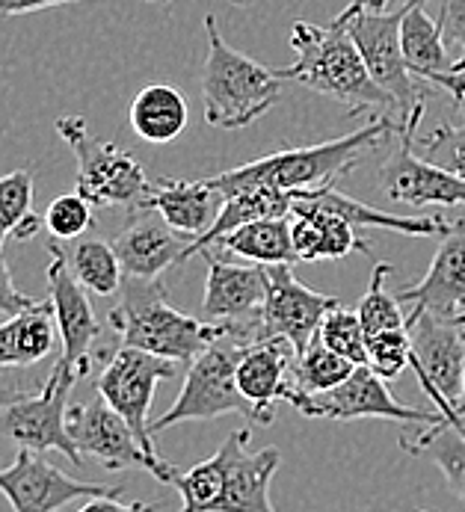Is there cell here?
<instances>
[{
	"instance_id": "obj_3",
	"label": "cell",
	"mask_w": 465,
	"mask_h": 512,
	"mask_svg": "<svg viewBox=\"0 0 465 512\" xmlns=\"http://www.w3.org/2000/svg\"><path fill=\"white\" fill-rule=\"evenodd\" d=\"M246 441L249 430H234L211 459L190 471H172L166 486L181 495V512H276L270 483L282 453L276 447L249 453Z\"/></svg>"
},
{
	"instance_id": "obj_43",
	"label": "cell",
	"mask_w": 465,
	"mask_h": 512,
	"mask_svg": "<svg viewBox=\"0 0 465 512\" xmlns=\"http://www.w3.org/2000/svg\"><path fill=\"white\" fill-rule=\"evenodd\" d=\"M388 3H391V0H350V3L344 6V12L338 15V21L350 18V15H359V12H386Z\"/></svg>"
},
{
	"instance_id": "obj_21",
	"label": "cell",
	"mask_w": 465,
	"mask_h": 512,
	"mask_svg": "<svg viewBox=\"0 0 465 512\" xmlns=\"http://www.w3.org/2000/svg\"><path fill=\"white\" fill-rule=\"evenodd\" d=\"M297 353L288 341L270 338L243 350L237 362V388L252 409V421L258 427L273 424L276 400H285L294 385Z\"/></svg>"
},
{
	"instance_id": "obj_35",
	"label": "cell",
	"mask_w": 465,
	"mask_h": 512,
	"mask_svg": "<svg viewBox=\"0 0 465 512\" xmlns=\"http://www.w3.org/2000/svg\"><path fill=\"white\" fill-rule=\"evenodd\" d=\"M317 341L323 347H329L332 353L344 356L353 365H365L368 362V335H365V326L359 320V311H350L344 305H335L323 317L320 332H317Z\"/></svg>"
},
{
	"instance_id": "obj_33",
	"label": "cell",
	"mask_w": 465,
	"mask_h": 512,
	"mask_svg": "<svg viewBox=\"0 0 465 512\" xmlns=\"http://www.w3.org/2000/svg\"><path fill=\"white\" fill-rule=\"evenodd\" d=\"M391 276V264H377L371 273V285L359 302V320L365 326V335H380V332H394V329H409V314L400 311L397 293L386 291V279Z\"/></svg>"
},
{
	"instance_id": "obj_19",
	"label": "cell",
	"mask_w": 465,
	"mask_h": 512,
	"mask_svg": "<svg viewBox=\"0 0 465 512\" xmlns=\"http://www.w3.org/2000/svg\"><path fill=\"white\" fill-rule=\"evenodd\" d=\"M427 0H406V15L400 27L403 57L409 72L421 83L445 89L465 113V60H451L439 24L427 15Z\"/></svg>"
},
{
	"instance_id": "obj_11",
	"label": "cell",
	"mask_w": 465,
	"mask_h": 512,
	"mask_svg": "<svg viewBox=\"0 0 465 512\" xmlns=\"http://www.w3.org/2000/svg\"><path fill=\"white\" fill-rule=\"evenodd\" d=\"M412 370L436 409L451 418L465 385V332L460 317H439L433 311H409Z\"/></svg>"
},
{
	"instance_id": "obj_41",
	"label": "cell",
	"mask_w": 465,
	"mask_h": 512,
	"mask_svg": "<svg viewBox=\"0 0 465 512\" xmlns=\"http://www.w3.org/2000/svg\"><path fill=\"white\" fill-rule=\"evenodd\" d=\"M69 3H80V0H0V18L9 15H27V12H42L51 6H69ZM237 6H246L252 0H232Z\"/></svg>"
},
{
	"instance_id": "obj_7",
	"label": "cell",
	"mask_w": 465,
	"mask_h": 512,
	"mask_svg": "<svg viewBox=\"0 0 465 512\" xmlns=\"http://www.w3.org/2000/svg\"><path fill=\"white\" fill-rule=\"evenodd\" d=\"M54 128L75 154L78 196L92 208H128L131 214L146 208L152 181L131 151L89 134L80 116H60Z\"/></svg>"
},
{
	"instance_id": "obj_26",
	"label": "cell",
	"mask_w": 465,
	"mask_h": 512,
	"mask_svg": "<svg viewBox=\"0 0 465 512\" xmlns=\"http://www.w3.org/2000/svg\"><path fill=\"white\" fill-rule=\"evenodd\" d=\"M294 211V193H282L273 187H252V190H240L223 202V211L217 222L211 225L208 234H202L199 240H193L184 252V261L193 255H205L220 237L232 234L237 228L258 220H285Z\"/></svg>"
},
{
	"instance_id": "obj_1",
	"label": "cell",
	"mask_w": 465,
	"mask_h": 512,
	"mask_svg": "<svg viewBox=\"0 0 465 512\" xmlns=\"http://www.w3.org/2000/svg\"><path fill=\"white\" fill-rule=\"evenodd\" d=\"M394 134H400L397 119L380 116L362 131L344 134V137L329 140V143H314V146L285 148L276 154H264L252 163L226 169L208 181L214 190L223 193V199H229L240 190H252V187H273V190L294 193V196L297 193H314L323 187H335V181H341L350 169H356L359 160L371 148H380Z\"/></svg>"
},
{
	"instance_id": "obj_14",
	"label": "cell",
	"mask_w": 465,
	"mask_h": 512,
	"mask_svg": "<svg viewBox=\"0 0 465 512\" xmlns=\"http://www.w3.org/2000/svg\"><path fill=\"white\" fill-rule=\"evenodd\" d=\"M0 492L15 512H57L72 501L92 498H122L125 483H86L75 480L42 453L18 450L12 465L0 468Z\"/></svg>"
},
{
	"instance_id": "obj_37",
	"label": "cell",
	"mask_w": 465,
	"mask_h": 512,
	"mask_svg": "<svg viewBox=\"0 0 465 512\" xmlns=\"http://www.w3.org/2000/svg\"><path fill=\"white\" fill-rule=\"evenodd\" d=\"M45 228L51 231L54 240L60 243H72V240H80L89 228H92V205L72 193V196H57L48 211H45Z\"/></svg>"
},
{
	"instance_id": "obj_4",
	"label": "cell",
	"mask_w": 465,
	"mask_h": 512,
	"mask_svg": "<svg viewBox=\"0 0 465 512\" xmlns=\"http://www.w3.org/2000/svg\"><path fill=\"white\" fill-rule=\"evenodd\" d=\"M110 326L122 347L152 353L157 359L190 365L211 344L229 335L226 326L205 323L169 305V291L160 279H128L122 282L119 302L110 308Z\"/></svg>"
},
{
	"instance_id": "obj_10",
	"label": "cell",
	"mask_w": 465,
	"mask_h": 512,
	"mask_svg": "<svg viewBox=\"0 0 465 512\" xmlns=\"http://www.w3.org/2000/svg\"><path fill=\"white\" fill-rule=\"evenodd\" d=\"M285 403L297 409L303 418H326V421H362V418H380V421H403L415 427H433L442 424L445 415L439 409H412L388 391L386 379H380L368 365H359L353 376L338 385L329 394H306L297 385H291Z\"/></svg>"
},
{
	"instance_id": "obj_23",
	"label": "cell",
	"mask_w": 465,
	"mask_h": 512,
	"mask_svg": "<svg viewBox=\"0 0 465 512\" xmlns=\"http://www.w3.org/2000/svg\"><path fill=\"white\" fill-rule=\"evenodd\" d=\"M223 193L211 187V181H181V178H157L152 181L149 199L143 211H155L172 231L199 240L211 231L223 211Z\"/></svg>"
},
{
	"instance_id": "obj_42",
	"label": "cell",
	"mask_w": 465,
	"mask_h": 512,
	"mask_svg": "<svg viewBox=\"0 0 465 512\" xmlns=\"http://www.w3.org/2000/svg\"><path fill=\"white\" fill-rule=\"evenodd\" d=\"M78 512H157V504H122L119 498H92Z\"/></svg>"
},
{
	"instance_id": "obj_39",
	"label": "cell",
	"mask_w": 465,
	"mask_h": 512,
	"mask_svg": "<svg viewBox=\"0 0 465 512\" xmlns=\"http://www.w3.org/2000/svg\"><path fill=\"white\" fill-rule=\"evenodd\" d=\"M436 24H439V33H442L445 42L463 48L465 60V0H442Z\"/></svg>"
},
{
	"instance_id": "obj_44",
	"label": "cell",
	"mask_w": 465,
	"mask_h": 512,
	"mask_svg": "<svg viewBox=\"0 0 465 512\" xmlns=\"http://www.w3.org/2000/svg\"><path fill=\"white\" fill-rule=\"evenodd\" d=\"M460 326H463V332H465V314H460ZM454 415H457V418H465V385H463L460 400H457V406H454Z\"/></svg>"
},
{
	"instance_id": "obj_20",
	"label": "cell",
	"mask_w": 465,
	"mask_h": 512,
	"mask_svg": "<svg viewBox=\"0 0 465 512\" xmlns=\"http://www.w3.org/2000/svg\"><path fill=\"white\" fill-rule=\"evenodd\" d=\"M190 246V237L172 231L155 211H134L119 237L113 240V249L119 255L122 273L128 279H160L169 267L184 264V252Z\"/></svg>"
},
{
	"instance_id": "obj_13",
	"label": "cell",
	"mask_w": 465,
	"mask_h": 512,
	"mask_svg": "<svg viewBox=\"0 0 465 512\" xmlns=\"http://www.w3.org/2000/svg\"><path fill=\"white\" fill-rule=\"evenodd\" d=\"M208 258V282L202 299V320L226 326L243 344L261 341V308L267 299V267L234 264L214 252Z\"/></svg>"
},
{
	"instance_id": "obj_31",
	"label": "cell",
	"mask_w": 465,
	"mask_h": 512,
	"mask_svg": "<svg viewBox=\"0 0 465 512\" xmlns=\"http://www.w3.org/2000/svg\"><path fill=\"white\" fill-rule=\"evenodd\" d=\"M33 187L36 181L27 169L0 175V249L9 234L27 240L39 231V225H45L42 217L33 214Z\"/></svg>"
},
{
	"instance_id": "obj_34",
	"label": "cell",
	"mask_w": 465,
	"mask_h": 512,
	"mask_svg": "<svg viewBox=\"0 0 465 512\" xmlns=\"http://www.w3.org/2000/svg\"><path fill=\"white\" fill-rule=\"evenodd\" d=\"M291 214L309 217L314 222V228H317V261H323V258L326 261H338V258L353 255V252H362V255L371 252L368 240H362L350 222L335 217V214H323V211L311 208L306 202H297V199H294V211Z\"/></svg>"
},
{
	"instance_id": "obj_27",
	"label": "cell",
	"mask_w": 465,
	"mask_h": 512,
	"mask_svg": "<svg viewBox=\"0 0 465 512\" xmlns=\"http://www.w3.org/2000/svg\"><path fill=\"white\" fill-rule=\"evenodd\" d=\"M400 447L412 456L430 459L448 480L451 492L465 504V418H445L433 427L400 433Z\"/></svg>"
},
{
	"instance_id": "obj_2",
	"label": "cell",
	"mask_w": 465,
	"mask_h": 512,
	"mask_svg": "<svg viewBox=\"0 0 465 512\" xmlns=\"http://www.w3.org/2000/svg\"><path fill=\"white\" fill-rule=\"evenodd\" d=\"M291 48L297 60L285 69H276L279 80H294L311 92H320L344 104L353 116L368 110L397 119L394 98L371 77L347 27H317L311 21H297L291 27Z\"/></svg>"
},
{
	"instance_id": "obj_5",
	"label": "cell",
	"mask_w": 465,
	"mask_h": 512,
	"mask_svg": "<svg viewBox=\"0 0 465 512\" xmlns=\"http://www.w3.org/2000/svg\"><path fill=\"white\" fill-rule=\"evenodd\" d=\"M208 57L202 69L205 122L220 131H240L258 122L282 98V80L252 57L232 48L214 15H205Z\"/></svg>"
},
{
	"instance_id": "obj_12",
	"label": "cell",
	"mask_w": 465,
	"mask_h": 512,
	"mask_svg": "<svg viewBox=\"0 0 465 512\" xmlns=\"http://www.w3.org/2000/svg\"><path fill=\"white\" fill-rule=\"evenodd\" d=\"M175 373H178L175 362H166L152 353L119 344V350L107 359V365L95 382L98 397H104L107 406L128 421V427L134 430V436L149 456H157L155 436L149 430L152 427L149 409L155 400V388L157 382L172 379Z\"/></svg>"
},
{
	"instance_id": "obj_8",
	"label": "cell",
	"mask_w": 465,
	"mask_h": 512,
	"mask_svg": "<svg viewBox=\"0 0 465 512\" xmlns=\"http://www.w3.org/2000/svg\"><path fill=\"white\" fill-rule=\"evenodd\" d=\"M80 376L57 362L39 391H0V439L33 453H63L80 465V450L69 433V394Z\"/></svg>"
},
{
	"instance_id": "obj_29",
	"label": "cell",
	"mask_w": 465,
	"mask_h": 512,
	"mask_svg": "<svg viewBox=\"0 0 465 512\" xmlns=\"http://www.w3.org/2000/svg\"><path fill=\"white\" fill-rule=\"evenodd\" d=\"M211 249H223L258 267H294L300 261L294 249V237H291V217L249 222L232 234L220 237Z\"/></svg>"
},
{
	"instance_id": "obj_17",
	"label": "cell",
	"mask_w": 465,
	"mask_h": 512,
	"mask_svg": "<svg viewBox=\"0 0 465 512\" xmlns=\"http://www.w3.org/2000/svg\"><path fill=\"white\" fill-rule=\"evenodd\" d=\"M397 137L400 143L380 166V187L388 202H400L412 208H424V205L465 208L463 178L418 157L415 137H406V134H397Z\"/></svg>"
},
{
	"instance_id": "obj_28",
	"label": "cell",
	"mask_w": 465,
	"mask_h": 512,
	"mask_svg": "<svg viewBox=\"0 0 465 512\" xmlns=\"http://www.w3.org/2000/svg\"><path fill=\"white\" fill-rule=\"evenodd\" d=\"M131 128L146 143H172L184 134L190 110L187 98L172 83H149L131 101Z\"/></svg>"
},
{
	"instance_id": "obj_18",
	"label": "cell",
	"mask_w": 465,
	"mask_h": 512,
	"mask_svg": "<svg viewBox=\"0 0 465 512\" xmlns=\"http://www.w3.org/2000/svg\"><path fill=\"white\" fill-rule=\"evenodd\" d=\"M48 252H51L48 302L54 305V317H57V329H60V344H63L60 362L72 367L83 379L92 370V347L101 335V323L92 311L86 288L72 276L66 258L54 246H48Z\"/></svg>"
},
{
	"instance_id": "obj_30",
	"label": "cell",
	"mask_w": 465,
	"mask_h": 512,
	"mask_svg": "<svg viewBox=\"0 0 465 512\" xmlns=\"http://www.w3.org/2000/svg\"><path fill=\"white\" fill-rule=\"evenodd\" d=\"M69 264L72 276L78 279L86 291L98 293V296H113V293L122 291V282H125V273H122V264H119V255L113 249V243H104V240H72V243H60L51 237V243Z\"/></svg>"
},
{
	"instance_id": "obj_24",
	"label": "cell",
	"mask_w": 465,
	"mask_h": 512,
	"mask_svg": "<svg viewBox=\"0 0 465 512\" xmlns=\"http://www.w3.org/2000/svg\"><path fill=\"white\" fill-rule=\"evenodd\" d=\"M297 202H306L311 208L323 211V214H335L341 220H347L353 228L359 225H371V228H388L397 234H409V237H445L451 231L454 222L439 220V217H400V214H388L374 205H365L359 199H350L344 193H338L335 187H323L314 193H297Z\"/></svg>"
},
{
	"instance_id": "obj_16",
	"label": "cell",
	"mask_w": 465,
	"mask_h": 512,
	"mask_svg": "<svg viewBox=\"0 0 465 512\" xmlns=\"http://www.w3.org/2000/svg\"><path fill=\"white\" fill-rule=\"evenodd\" d=\"M267 299L261 308V341H288L297 359L317 341L323 317L341 305L338 296H326L294 279L291 267H267Z\"/></svg>"
},
{
	"instance_id": "obj_36",
	"label": "cell",
	"mask_w": 465,
	"mask_h": 512,
	"mask_svg": "<svg viewBox=\"0 0 465 512\" xmlns=\"http://www.w3.org/2000/svg\"><path fill=\"white\" fill-rule=\"evenodd\" d=\"M380 379H397L406 367H412V338L409 329L380 332L368 338V362Z\"/></svg>"
},
{
	"instance_id": "obj_15",
	"label": "cell",
	"mask_w": 465,
	"mask_h": 512,
	"mask_svg": "<svg viewBox=\"0 0 465 512\" xmlns=\"http://www.w3.org/2000/svg\"><path fill=\"white\" fill-rule=\"evenodd\" d=\"M69 433L80 453L98 459L107 471L140 468L149 471L160 483H169L175 471V465H169L166 459L149 456L134 436V430L128 427V421L119 412H113L107 400L98 394L89 403L69 409Z\"/></svg>"
},
{
	"instance_id": "obj_22",
	"label": "cell",
	"mask_w": 465,
	"mask_h": 512,
	"mask_svg": "<svg viewBox=\"0 0 465 512\" xmlns=\"http://www.w3.org/2000/svg\"><path fill=\"white\" fill-rule=\"evenodd\" d=\"M397 299L439 317L465 314V220L454 222L451 231L442 237L427 276L418 285L403 288Z\"/></svg>"
},
{
	"instance_id": "obj_6",
	"label": "cell",
	"mask_w": 465,
	"mask_h": 512,
	"mask_svg": "<svg viewBox=\"0 0 465 512\" xmlns=\"http://www.w3.org/2000/svg\"><path fill=\"white\" fill-rule=\"evenodd\" d=\"M403 15H406V3L397 9H386V12H359L344 21L335 18L332 24L347 27L371 77L394 98L400 134L415 137L418 125L424 119L427 89L415 74L409 72L406 57H403V42H400Z\"/></svg>"
},
{
	"instance_id": "obj_38",
	"label": "cell",
	"mask_w": 465,
	"mask_h": 512,
	"mask_svg": "<svg viewBox=\"0 0 465 512\" xmlns=\"http://www.w3.org/2000/svg\"><path fill=\"white\" fill-rule=\"evenodd\" d=\"M424 160L465 181V125H439L430 137L421 140Z\"/></svg>"
},
{
	"instance_id": "obj_40",
	"label": "cell",
	"mask_w": 465,
	"mask_h": 512,
	"mask_svg": "<svg viewBox=\"0 0 465 512\" xmlns=\"http://www.w3.org/2000/svg\"><path fill=\"white\" fill-rule=\"evenodd\" d=\"M30 305H36V299L15 288L12 273H9V264H6L3 255H0V314H9V317H12V314L27 311Z\"/></svg>"
},
{
	"instance_id": "obj_32",
	"label": "cell",
	"mask_w": 465,
	"mask_h": 512,
	"mask_svg": "<svg viewBox=\"0 0 465 512\" xmlns=\"http://www.w3.org/2000/svg\"><path fill=\"white\" fill-rule=\"evenodd\" d=\"M359 365L347 362L344 356L332 353L329 347H323L320 341H314L309 350L294 362V385L306 394H329L338 385H344L353 370Z\"/></svg>"
},
{
	"instance_id": "obj_25",
	"label": "cell",
	"mask_w": 465,
	"mask_h": 512,
	"mask_svg": "<svg viewBox=\"0 0 465 512\" xmlns=\"http://www.w3.org/2000/svg\"><path fill=\"white\" fill-rule=\"evenodd\" d=\"M57 317L51 302H36L0 323V370L39 365L54 353Z\"/></svg>"
},
{
	"instance_id": "obj_9",
	"label": "cell",
	"mask_w": 465,
	"mask_h": 512,
	"mask_svg": "<svg viewBox=\"0 0 465 512\" xmlns=\"http://www.w3.org/2000/svg\"><path fill=\"white\" fill-rule=\"evenodd\" d=\"M246 347L252 344H243L232 335H226L217 344H211L196 362H190L181 394L160 418L152 421L149 427L152 436L184 421H214L229 412L246 415L252 421V409L237 388V362Z\"/></svg>"
}]
</instances>
